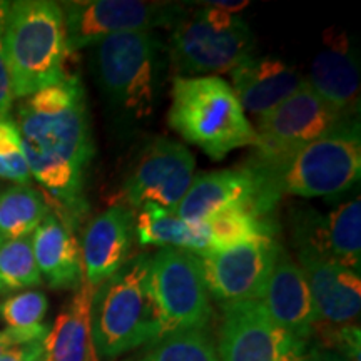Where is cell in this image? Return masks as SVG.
Segmentation results:
<instances>
[{
  "instance_id": "6da1fadb",
  "label": "cell",
  "mask_w": 361,
  "mask_h": 361,
  "mask_svg": "<svg viewBox=\"0 0 361 361\" xmlns=\"http://www.w3.org/2000/svg\"><path fill=\"white\" fill-rule=\"evenodd\" d=\"M16 124L30 176L71 216L82 214L85 169L96 147L79 75L25 97Z\"/></svg>"
},
{
  "instance_id": "7a4b0ae2",
  "label": "cell",
  "mask_w": 361,
  "mask_h": 361,
  "mask_svg": "<svg viewBox=\"0 0 361 361\" xmlns=\"http://www.w3.org/2000/svg\"><path fill=\"white\" fill-rule=\"evenodd\" d=\"M162 336L152 293L151 256L137 255L99 284L90 306V341L96 358L112 361Z\"/></svg>"
},
{
  "instance_id": "3957f363",
  "label": "cell",
  "mask_w": 361,
  "mask_h": 361,
  "mask_svg": "<svg viewBox=\"0 0 361 361\" xmlns=\"http://www.w3.org/2000/svg\"><path fill=\"white\" fill-rule=\"evenodd\" d=\"M4 52L16 99L62 82L67 75L66 22L52 0L8 2L4 24Z\"/></svg>"
},
{
  "instance_id": "277c9868",
  "label": "cell",
  "mask_w": 361,
  "mask_h": 361,
  "mask_svg": "<svg viewBox=\"0 0 361 361\" xmlns=\"http://www.w3.org/2000/svg\"><path fill=\"white\" fill-rule=\"evenodd\" d=\"M96 45V75L111 111L124 124L156 112L168 66V49L154 32H124Z\"/></svg>"
},
{
  "instance_id": "5b68a950",
  "label": "cell",
  "mask_w": 361,
  "mask_h": 361,
  "mask_svg": "<svg viewBox=\"0 0 361 361\" xmlns=\"http://www.w3.org/2000/svg\"><path fill=\"white\" fill-rule=\"evenodd\" d=\"M168 119L184 141L216 161L234 149L256 144L255 128L231 85L214 75L176 78Z\"/></svg>"
},
{
  "instance_id": "8992f818",
  "label": "cell",
  "mask_w": 361,
  "mask_h": 361,
  "mask_svg": "<svg viewBox=\"0 0 361 361\" xmlns=\"http://www.w3.org/2000/svg\"><path fill=\"white\" fill-rule=\"evenodd\" d=\"M251 27L234 13L200 7L180 13L171 27L168 59L178 78L231 72L255 54Z\"/></svg>"
},
{
  "instance_id": "52a82bcc",
  "label": "cell",
  "mask_w": 361,
  "mask_h": 361,
  "mask_svg": "<svg viewBox=\"0 0 361 361\" xmlns=\"http://www.w3.org/2000/svg\"><path fill=\"white\" fill-rule=\"evenodd\" d=\"M361 137L358 117H345L331 130L301 149L284 166L283 192L303 197H336L360 180Z\"/></svg>"
},
{
  "instance_id": "ba28073f",
  "label": "cell",
  "mask_w": 361,
  "mask_h": 361,
  "mask_svg": "<svg viewBox=\"0 0 361 361\" xmlns=\"http://www.w3.org/2000/svg\"><path fill=\"white\" fill-rule=\"evenodd\" d=\"M345 117L314 94L308 82L269 114L258 119L255 159L279 179L288 161Z\"/></svg>"
},
{
  "instance_id": "9c48e42d",
  "label": "cell",
  "mask_w": 361,
  "mask_h": 361,
  "mask_svg": "<svg viewBox=\"0 0 361 361\" xmlns=\"http://www.w3.org/2000/svg\"><path fill=\"white\" fill-rule=\"evenodd\" d=\"M281 189L271 171L251 159L245 168L202 173L179 202L176 214L184 223L202 226L228 207L247 206L261 214H273Z\"/></svg>"
},
{
  "instance_id": "30bf717a",
  "label": "cell",
  "mask_w": 361,
  "mask_h": 361,
  "mask_svg": "<svg viewBox=\"0 0 361 361\" xmlns=\"http://www.w3.org/2000/svg\"><path fill=\"white\" fill-rule=\"evenodd\" d=\"M151 281L162 336L209 326L213 308L196 255L176 247H159L151 256Z\"/></svg>"
},
{
  "instance_id": "8fae6325",
  "label": "cell",
  "mask_w": 361,
  "mask_h": 361,
  "mask_svg": "<svg viewBox=\"0 0 361 361\" xmlns=\"http://www.w3.org/2000/svg\"><path fill=\"white\" fill-rule=\"evenodd\" d=\"M61 7L71 52L116 34L171 29L186 8L179 4L141 0H82L64 2Z\"/></svg>"
},
{
  "instance_id": "7c38bea8",
  "label": "cell",
  "mask_w": 361,
  "mask_h": 361,
  "mask_svg": "<svg viewBox=\"0 0 361 361\" xmlns=\"http://www.w3.org/2000/svg\"><path fill=\"white\" fill-rule=\"evenodd\" d=\"M194 166L192 154L180 142L168 137L151 139L126 176V204L135 209L152 202L176 213L192 183Z\"/></svg>"
},
{
  "instance_id": "4fadbf2b",
  "label": "cell",
  "mask_w": 361,
  "mask_h": 361,
  "mask_svg": "<svg viewBox=\"0 0 361 361\" xmlns=\"http://www.w3.org/2000/svg\"><path fill=\"white\" fill-rule=\"evenodd\" d=\"M223 310L221 361H303L308 353V341L278 326L259 301Z\"/></svg>"
},
{
  "instance_id": "5bb4252c",
  "label": "cell",
  "mask_w": 361,
  "mask_h": 361,
  "mask_svg": "<svg viewBox=\"0 0 361 361\" xmlns=\"http://www.w3.org/2000/svg\"><path fill=\"white\" fill-rule=\"evenodd\" d=\"M281 245L264 239L197 256L209 296L221 308L259 301Z\"/></svg>"
},
{
  "instance_id": "9a60e30c",
  "label": "cell",
  "mask_w": 361,
  "mask_h": 361,
  "mask_svg": "<svg viewBox=\"0 0 361 361\" xmlns=\"http://www.w3.org/2000/svg\"><path fill=\"white\" fill-rule=\"evenodd\" d=\"M293 241L328 261L360 273L361 202L360 196L343 202L328 216L313 209H298L293 218Z\"/></svg>"
},
{
  "instance_id": "2e32d148",
  "label": "cell",
  "mask_w": 361,
  "mask_h": 361,
  "mask_svg": "<svg viewBox=\"0 0 361 361\" xmlns=\"http://www.w3.org/2000/svg\"><path fill=\"white\" fill-rule=\"evenodd\" d=\"M134 228L135 211L126 202H117L90 221L80 245L85 281L97 288L124 268L135 241Z\"/></svg>"
},
{
  "instance_id": "e0dca14e",
  "label": "cell",
  "mask_w": 361,
  "mask_h": 361,
  "mask_svg": "<svg viewBox=\"0 0 361 361\" xmlns=\"http://www.w3.org/2000/svg\"><path fill=\"white\" fill-rule=\"evenodd\" d=\"M300 268L308 281L319 323L343 326L355 322L361 310L360 273L328 261L303 246H295Z\"/></svg>"
},
{
  "instance_id": "ac0fdd59",
  "label": "cell",
  "mask_w": 361,
  "mask_h": 361,
  "mask_svg": "<svg viewBox=\"0 0 361 361\" xmlns=\"http://www.w3.org/2000/svg\"><path fill=\"white\" fill-rule=\"evenodd\" d=\"M266 314L291 335L308 341L314 335L318 314L303 269L281 246L259 300Z\"/></svg>"
},
{
  "instance_id": "d6986e66",
  "label": "cell",
  "mask_w": 361,
  "mask_h": 361,
  "mask_svg": "<svg viewBox=\"0 0 361 361\" xmlns=\"http://www.w3.org/2000/svg\"><path fill=\"white\" fill-rule=\"evenodd\" d=\"M306 82L314 94L343 117H358L360 67L355 49L343 32L324 35Z\"/></svg>"
},
{
  "instance_id": "ffe728a7",
  "label": "cell",
  "mask_w": 361,
  "mask_h": 361,
  "mask_svg": "<svg viewBox=\"0 0 361 361\" xmlns=\"http://www.w3.org/2000/svg\"><path fill=\"white\" fill-rule=\"evenodd\" d=\"M233 90L243 111L256 121L291 97L305 82L295 67L274 57H250L231 71Z\"/></svg>"
},
{
  "instance_id": "44dd1931",
  "label": "cell",
  "mask_w": 361,
  "mask_h": 361,
  "mask_svg": "<svg viewBox=\"0 0 361 361\" xmlns=\"http://www.w3.org/2000/svg\"><path fill=\"white\" fill-rule=\"evenodd\" d=\"M32 250L40 276L54 290H78L82 284V252L69 221L51 211L32 234Z\"/></svg>"
},
{
  "instance_id": "7402d4cb",
  "label": "cell",
  "mask_w": 361,
  "mask_h": 361,
  "mask_svg": "<svg viewBox=\"0 0 361 361\" xmlns=\"http://www.w3.org/2000/svg\"><path fill=\"white\" fill-rule=\"evenodd\" d=\"M96 288L87 281L57 316L44 338V361H96L90 341V306Z\"/></svg>"
},
{
  "instance_id": "603a6c76",
  "label": "cell",
  "mask_w": 361,
  "mask_h": 361,
  "mask_svg": "<svg viewBox=\"0 0 361 361\" xmlns=\"http://www.w3.org/2000/svg\"><path fill=\"white\" fill-rule=\"evenodd\" d=\"M135 214V241L141 246L176 247L201 256L209 251L206 224L184 223L174 211L146 202Z\"/></svg>"
},
{
  "instance_id": "cb8c5ba5",
  "label": "cell",
  "mask_w": 361,
  "mask_h": 361,
  "mask_svg": "<svg viewBox=\"0 0 361 361\" xmlns=\"http://www.w3.org/2000/svg\"><path fill=\"white\" fill-rule=\"evenodd\" d=\"M206 228L209 251H223L247 243L278 239L279 233V226L273 214H261L247 206L221 211L207 221Z\"/></svg>"
},
{
  "instance_id": "d4e9b609",
  "label": "cell",
  "mask_w": 361,
  "mask_h": 361,
  "mask_svg": "<svg viewBox=\"0 0 361 361\" xmlns=\"http://www.w3.org/2000/svg\"><path fill=\"white\" fill-rule=\"evenodd\" d=\"M51 207L30 184H13L0 192V243L32 236Z\"/></svg>"
},
{
  "instance_id": "484cf974",
  "label": "cell",
  "mask_w": 361,
  "mask_h": 361,
  "mask_svg": "<svg viewBox=\"0 0 361 361\" xmlns=\"http://www.w3.org/2000/svg\"><path fill=\"white\" fill-rule=\"evenodd\" d=\"M130 361H221L206 329L169 333L151 343L141 356Z\"/></svg>"
},
{
  "instance_id": "4316f807",
  "label": "cell",
  "mask_w": 361,
  "mask_h": 361,
  "mask_svg": "<svg viewBox=\"0 0 361 361\" xmlns=\"http://www.w3.org/2000/svg\"><path fill=\"white\" fill-rule=\"evenodd\" d=\"M42 283L34 258L32 236L0 243V293L39 286Z\"/></svg>"
},
{
  "instance_id": "83f0119b",
  "label": "cell",
  "mask_w": 361,
  "mask_h": 361,
  "mask_svg": "<svg viewBox=\"0 0 361 361\" xmlns=\"http://www.w3.org/2000/svg\"><path fill=\"white\" fill-rule=\"evenodd\" d=\"M30 176L16 121L0 116V179L29 184Z\"/></svg>"
},
{
  "instance_id": "f1b7e54d",
  "label": "cell",
  "mask_w": 361,
  "mask_h": 361,
  "mask_svg": "<svg viewBox=\"0 0 361 361\" xmlns=\"http://www.w3.org/2000/svg\"><path fill=\"white\" fill-rule=\"evenodd\" d=\"M47 310L49 300L42 291H24L0 303V319L8 328H37L42 324Z\"/></svg>"
},
{
  "instance_id": "f546056e",
  "label": "cell",
  "mask_w": 361,
  "mask_h": 361,
  "mask_svg": "<svg viewBox=\"0 0 361 361\" xmlns=\"http://www.w3.org/2000/svg\"><path fill=\"white\" fill-rule=\"evenodd\" d=\"M324 350L345 356L348 361H360V326L343 324L341 328H323Z\"/></svg>"
},
{
  "instance_id": "4dcf8cb0",
  "label": "cell",
  "mask_w": 361,
  "mask_h": 361,
  "mask_svg": "<svg viewBox=\"0 0 361 361\" xmlns=\"http://www.w3.org/2000/svg\"><path fill=\"white\" fill-rule=\"evenodd\" d=\"M7 7L8 2H2L0 0V116L4 117L11 114L13 101H16L12 92V82L6 61V52H4V24H6Z\"/></svg>"
},
{
  "instance_id": "1f68e13d",
  "label": "cell",
  "mask_w": 361,
  "mask_h": 361,
  "mask_svg": "<svg viewBox=\"0 0 361 361\" xmlns=\"http://www.w3.org/2000/svg\"><path fill=\"white\" fill-rule=\"evenodd\" d=\"M49 333V326L40 324L37 328L19 329V328H6L0 329V355L4 351L13 348V346L25 345V343L42 341Z\"/></svg>"
},
{
  "instance_id": "d6a6232c",
  "label": "cell",
  "mask_w": 361,
  "mask_h": 361,
  "mask_svg": "<svg viewBox=\"0 0 361 361\" xmlns=\"http://www.w3.org/2000/svg\"><path fill=\"white\" fill-rule=\"evenodd\" d=\"M44 340L13 346L0 355V361H44Z\"/></svg>"
},
{
  "instance_id": "836d02e7",
  "label": "cell",
  "mask_w": 361,
  "mask_h": 361,
  "mask_svg": "<svg viewBox=\"0 0 361 361\" xmlns=\"http://www.w3.org/2000/svg\"><path fill=\"white\" fill-rule=\"evenodd\" d=\"M197 6L219 8V11L238 16V12L250 6V2H246V0H214V2H197Z\"/></svg>"
},
{
  "instance_id": "e575fe53",
  "label": "cell",
  "mask_w": 361,
  "mask_h": 361,
  "mask_svg": "<svg viewBox=\"0 0 361 361\" xmlns=\"http://www.w3.org/2000/svg\"><path fill=\"white\" fill-rule=\"evenodd\" d=\"M303 361H348L345 356L335 353L331 350L324 348H314L311 350L310 353H306Z\"/></svg>"
}]
</instances>
